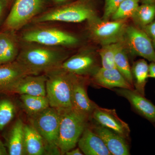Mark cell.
Wrapping results in <instances>:
<instances>
[{
    "instance_id": "cell-1",
    "label": "cell",
    "mask_w": 155,
    "mask_h": 155,
    "mask_svg": "<svg viewBox=\"0 0 155 155\" xmlns=\"http://www.w3.org/2000/svg\"><path fill=\"white\" fill-rule=\"evenodd\" d=\"M70 56L65 48L20 41L16 61L32 75L44 74L59 67Z\"/></svg>"
},
{
    "instance_id": "cell-2",
    "label": "cell",
    "mask_w": 155,
    "mask_h": 155,
    "mask_svg": "<svg viewBox=\"0 0 155 155\" xmlns=\"http://www.w3.org/2000/svg\"><path fill=\"white\" fill-rule=\"evenodd\" d=\"M30 26L22 28L19 35L20 41L33 42L69 48L80 44L77 35L59 26L44 23H30Z\"/></svg>"
},
{
    "instance_id": "cell-3",
    "label": "cell",
    "mask_w": 155,
    "mask_h": 155,
    "mask_svg": "<svg viewBox=\"0 0 155 155\" xmlns=\"http://www.w3.org/2000/svg\"><path fill=\"white\" fill-rule=\"evenodd\" d=\"M96 15V12L92 0H74L62 5L48 8L34 18L31 23H79L87 21Z\"/></svg>"
},
{
    "instance_id": "cell-4",
    "label": "cell",
    "mask_w": 155,
    "mask_h": 155,
    "mask_svg": "<svg viewBox=\"0 0 155 155\" xmlns=\"http://www.w3.org/2000/svg\"><path fill=\"white\" fill-rule=\"evenodd\" d=\"M59 111L61 121L58 145L61 155H65L76 146L91 119L72 108Z\"/></svg>"
},
{
    "instance_id": "cell-5",
    "label": "cell",
    "mask_w": 155,
    "mask_h": 155,
    "mask_svg": "<svg viewBox=\"0 0 155 155\" xmlns=\"http://www.w3.org/2000/svg\"><path fill=\"white\" fill-rule=\"evenodd\" d=\"M44 74L47 77L46 96L50 107L58 110L72 108L71 91L74 75L57 68Z\"/></svg>"
},
{
    "instance_id": "cell-6",
    "label": "cell",
    "mask_w": 155,
    "mask_h": 155,
    "mask_svg": "<svg viewBox=\"0 0 155 155\" xmlns=\"http://www.w3.org/2000/svg\"><path fill=\"white\" fill-rule=\"evenodd\" d=\"M29 118L31 124L42 137L46 155H61L58 145L60 111L49 107Z\"/></svg>"
},
{
    "instance_id": "cell-7",
    "label": "cell",
    "mask_w": 155,
    "mask_h": 155,
    "mask_svg": "<svg viewBox=\"0 0 155 155\" xmlns=\"http://www.w3.org/2000/svg\"><path fill=\"white\" fill-rule=\"evenodd\" d=\"M49 0H15L4 24L5 29L20 30L48 9Z\"/></svg>"
},
{
    "instance_id": "cell-8",
    "label": "cell",
    "mask_w": 155,
    "mask_h": 155,
    "mask_svg": "<svg viewBox=\"0 0 155 155\" xmlns=\"http://www.w3.org/2000/svg\"><path fill=\"white\" fill-rule=\"evenodd\" d=\"M87 22L90 38L101 46L122 42L127 25L126 20H105L97 15Z\"/></svg>"
},
{
    "instance_id": "cell-9",
    "label": "cell",
    "mask_w": 155,
    "mask_h": 155,
    "mask_svg": "<svg viewBox=\"0 0 155 155\" xmlns=\"http://www.w3.org/2000/svg\"><path fill=\"white\" fill-rule=\"evenodd\" d=\"M122 42L132 54L155 63V49L152 40L141 28L127 25Z\"/></svg>"
},
{
    "instance_id": "cell-10",
    "label": "cell",
    "mask_w": 155,
    "mask_h": 155,
    "mask_svg": "<svg viewBox=\"0 0 155 155\" xmlns=\"http://www.w3.org/2000/svg\"><path fill=\"white\" fill-rule=\"evenodd\" d=\"M100 67L94 53L84 49L69 56L57 68L74 75L89 78Z\"/></svg>"
},
{
    "instance_id": "cell-11",
    "label": "cell",
    "mask_w": 155,
    "mask_h": 155,
    "mask_svg": "<svg viewBox=\"0 0 155 155\" xmlns=\"http://www.w3.org/2000/svg\"><path fill=\"white\" fill-rule=\"evenodd\" d=\"M90 84L88 77L73 75L71 103L73 110L91 120L93 113L98 105L88 97L87 87Z\"/></svg>"
},
{
    "instance_id": "cell-12",
    "label": "cell",
    "mask_w": 155,
    "mask_h": 155,
    "mask_svg": "<svg viewBox=\"0 0 155 155\" xmlns=\"http://www.w3.org/2000/svg\"><path fill=\"white\" fill-rule=\"evenodd\" d=\"M91 119L97 124L118 134L126 140H129L130 132L129 126L119 118L115 109H107L98 106L93 113Z\"/></svg>"
},
{
    "instance_id": "cell-13",
    "label": "cell",
    "mask_w": 155,
    "mask_h": 155,
    "mask_svg": "<svg viewBox=\"0 0 155 155\" xmlns=\"http://www.w3.org/2000/svg\"><path fill=\"white\" fill-rule=\"evenodd\" d=\"M90 83L99 87L107 89H134L116 68L100 67L89 78Z\"/></svg>"
},
{
    "instance_id": "cell-14",
    "label": "cell",
    "mask_w": 155,
    "mask_h": 155,
    "mask_svg": "<svg viewBox=\"0 0 155 155\" xmlns=\"http://www.w3.org/2000/svg\"><path fill=\"white\" fill-rule=\"evenodd\" d=\"M117 95L126 99L137 114L151 123H155V106L134 89L115 88Z\"/></svg>"
},
{
    "instance_id": "cell-15",
    "label": "cell",
    "mask_w": 155,
    "mask_h": 155,
    "mask_svg": "<svg viewBox=\"0 0 155 155\" xmlns=\"http://www.w3.org/2000/svg\"><path fill=\"white\" fill-rule=\"evenodd\" d=\"M89 125L102 139L112 155L130 154L127 140L124 137L96 122Z\"/></svg>"
},
{
    "instance_id": "cell-16",
    "label": "cell",
    "mask_w": 155,
    "mask_h": 155,
    "mask_svg": "<svg viewBox=\"0 0 155 155\" xmlns=\"http://www.w3.org/2000/svg\"><path fill=\"white\" fill-rule=\"evenodd\" d=\"M47 79L45 74L26 75L15 84L8 94L46 96Z\"/></svg>"
},
{
    "instance_id": "cell-17",
    "label": "cell",
    "mask_w": 155,
    "mask_h": 155,
    "mask_svg": "<svg viewBox=\"0 0 155 155\" xmlns=\"http://www.w3.org/2000/svg\"><path fill=\"white\" fill-rule=\"evenodd\" d=\"M30 75L29 71L17 61L0 64V93H8L20 79Z\"/></svg>"
},
{
    "instance_id": "cell-18",
    "label": "cell",
    "mask_w": 155,
    "mask_h": 155,
    "mask_svg": "<svg viewBox=\"0 0 155 155\" xmlns=\"http://www.w3.org/2000/svg\"><path fill=\"white\" fill-rule=\"evenodd\" d=\"M16 32L8 29L0 31V64L17 60L20 51V41Z\"/></svg>"
},
{
    "instance_id": "cell-19",
    "label": "cell",
    "mask_w": 155,
    "mask_h": 155,
    "mask_svg": "<svg viewBox=\"0 0 155 155\" xmlns=\"http://www.w3.org/2000/svg\"><path fill=\"white\" fill-rule=\"evenodd\" d=\"M89 125L78 142V147L84 155H112L102 139Z\"/></svg>"
},
{
    "instance_id": "cell-20",
    "label": "cell",
    "mask_w": 155,
    "mask_h": 155,
    "mask_svg": "<svg viewBox=\"0 0 155 155\" xmlns=\"http://www.w3.org/2000/svg\"><path fill=\"white\" fill-rule=\"evenodd\" d=\"M25 124L18 119L12 125L7 139L8 153L10 155H25L24 143Z\"/></svg>"
},
{
    "instance_id": "cell-21",
    "label": "cell",
    "mask_w": 155,
    "mask_h": 155,
    "mask_svg": "<svg viewBox=\"0 0 155 155\" xmlns=\"http://www.w3.org/2000/svg\"><path fill=\"white\" fill-rule=\"evenodd\" d=\"M24 134L25 154L46 155L42 137L31 124H25Z\"/></svg>"
},
{
    "instance_id": "cell-22",
    "label": "cell",
    "mask_w": 155,
    "mask_h": 155,
    "mask_svg": "<svg viewBox=\"0 0 155 155\" xmlns=\"http://www.w3.org/2000/svg\"><path fill=\"white\" fill-rule=\"evenodd\" d=\"M134 88L140 94L145 96V87L149 78V64L145 59H140L131 67Z\"/></svg>"
},
{
    "instance_id": "cell-23",
    "label": "cell",
    "mask_w": 155,
    "mask_h": 155,
    "mask_svg": "<svg viewBox=\"0 0 155 155\" xmlns=\"http://www.w3.org/2000/svg\"><path fill=\"white\" fill-rule=\"evenodd\" d=\"M19 98L22 108L29 117L38 114L50 107L47 96L21 95Z\"/></svg>"
},
{
    "instance_id": "cell-24",
    "label": "cell",
    "mask_w": 155,
    "mask_h": 155,
    "mask_svg": "<svg viewBox=\"0 0 155 155\" xmlns=\"http://www.w3.org/2000/svg\"><path fill=\"white\" fill-rule=\"evenodd\" d=\"M115 64L116 69L121 72L128 83L133 87L131 67L125 48L122 42H119L116 48L115 55Z\"/></svg>"
},
{
    "instance_id": "cell-25",
    "label": "cell",
    "mask_w": 155,
    "mask_h": 155,
    "mask_svg": "<svg viewBox=\"0 0 155 155\" xmlns=\"http://www.w3.org/2000/svg\"><path fill=\"white\" fill-rule=\"evenodd\" d=\"M131 18L138 28L148 25L155 19V3L139 6Z\"/></svg>"
},
{
    "instance_id": "cell-26",
    "label": "cell",
    "mask_w": 155,
    "mask_h": 155,
    "mask_svg": "<svg viewBox=\"0 0 155 155\" xmlns=\"http://www.w3.org/2000/svg\"><path fill=\"white\" fill-rule=\"evenodd\" d=\"M140 0H125L114 12L110 20H126L132 17L139 5Z\"/></svg>"
},
{
    "instance_id": "cell-27",
    "label": "cell",
    "mask_w": 155,
    "mask_h": 155,
    "mask_svg": "<svg viewBox=\"0 0 155 155\" xmlns=\"http://www.w3.org/2000/svg\"><path fill=\"white\" fill-rule=\"evenodd\" d=\"M16 112V106L10 99L0 100V131L13 120Z\"/></svg>"
},
{
    "instance_id": "cell-28",
    "label": "cell",
    "mask_w": 155,
    "mask_h": 155,
    "mask_svg": "<svg viewBox=\"0 0 155 155\" xmlns=\"http://www.w3.org/2000/svg\"><path fill=\"white\" fill-rule=\"evenodd\" d=\"M119 42L102 45L99 51L102 67L105 69L116 68L115 55Z\"/></svg>"
},
{
    "instance_id": "cell-29",
    "label": "cell",
    "mask_w": 155,
    "mask_h": 155,
    "mask_svg": "<svg viewBox=\"0 0 155 155\" xmlns=\"http://www.w3.org/2000/svg\"><path fill=\"white\" fill-rule=\"evenodd\" d=\"M124 1L125 0H104V8L102 19L105 20H110L114 12Z\"/></svg>"
},
{
    "instance_id": "cell-30",
    "label": "cell",
    "mask_w": 155,
    "mask_h": 155,
    "mask_svg": "<svg viewBox=\"0 0 155 155\" xmlns=\"http://www.w3.org/2000/svg\"><path fill=\"white\" fill-rule=\"evenodd\" d=\"M153 41H155V19L148 25L141 28Z\"/></svg>"
},
{
    "instance_id": "cell-31",
    "label": "cell",
    "mask_w": 155,
    "mask_h": 155,
    "mask_svg": "<svg viewBox=\"0 0 155 155\" xmlns=\"http://www.w3.org/2000/svg\"><path fill=\"white\" fill-rule=\"evenodd\" d=\"M74 1V0H49V2L50 4L52 6H58L68 4Z\"/></svg>"
},
{
    "instance_id": "cell-32",
    "label": "cell",
    "mask_w": 155,
    "mask_h": 155,
    "mask_svg": "<svg viewBox=\"0 0 155 155\" xmlns=\"http://www.w3.org/2000/svg\"><path fill=\"white\" fill-rule=\"evenodd\" d=\"M67 155H84L83 153L81 151L79 147L76 148L72 149L68 151L65 153Z\"/></svg>"
},
{
    "instance_id": "cell-33",
    "label": "cell",
    "mask_w": 155,
    "mask_h": 155,
    "mask_svg": "<svg viewBox=\"0 0 155 155\" xmlns=\"http://www.w3.org/2000/svg\"><path fill=\"white\" fill-rule=\"evenodd\" d=\"M7 5V0H0V19L2 17Z\"/></svg>"
},
{
    "instance_id": "cell-34",
    "label": "cell",
    "mask_w": 155,
    "mask_h": 155,
    "mask_svg": "<svg viewBox=\"0 0 155 155\" xmlns=\"http://www.w3.org/2000/svg\"><path fill=\"white\" fill-rule=\"evenodd\" d=\"M149 78H155V63L151 62L149 64Z\"/></svg>"
},
{
    "instance_id": "cell-35",
    "label": "cell",
    "mask_w": 155,
    "mask_h": 155,
    "mask_svg": "<svg viewBox=\"0 0 155 155\" xmlns=\"http://www.w3.org/2000/svg\"><path fill=\"white\" fill-rule=\"evenodd\" d=\"M8 150L6 149L5 145L0 140V155H8Z\"/></svg>"
},
{
    "instance_id": "cell-36",
    "label": "cell",
    "mask_w": 155,
    "mask_h": 155,
    "mask_svg": "<svg viewBox=\"0 0 155 155\" xmlns=\"http://www.w3.org/2000/svg\"><path fill=\"white\" fill-rule=\"evenodd\" d=\"M142 4H154L155 0H140Z\"/></svg>"
},
{
    "instance_id": "cell-37",
    "label": "cell",
    "mask_w": 155,
    "mask_h": 155,
    "mask_svg": "<svg viewBox=\"0 0 155 155\" xmlns=\"http://www.w3.org/2000/svg\"><path fill=\"white\" fill-rule=\"evenodd\" d=\"M153 41V46H154V48H155V41Z\"/></svg>"
}]
</instances>
